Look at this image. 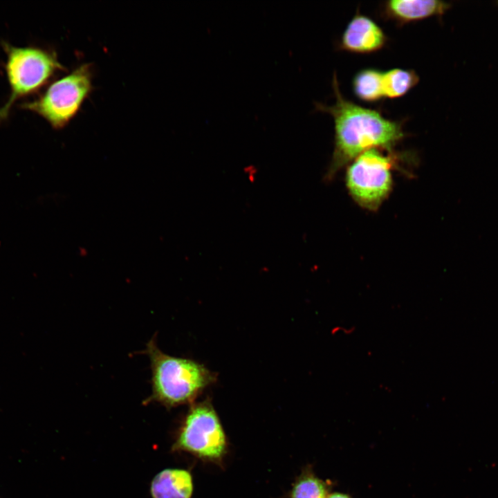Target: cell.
Masks as SVG:
<instances>
[{"instance_id":"6da1fadb","label":"cell","mask_w":498,"mask_h":498,"mask_svg":"<svg viewBox=\"0 0 498 498\" xmlns=\"http://www.w3.org/2000/svg\"><path fill=\"white\" fill-rule=\"evenodd\" d=\"M332 105L315 102L317 111L329 113L334 122V151L330 173L371 149L390 150L405 136L403 122L390 120L380 111L361 107L342 95L335 73Z\"/></svg>"},{"instance_id":"7a4b0ae2","label":"cell","mask_w":498,"mask_h":498,"mask_svg":"<svg viewBox=\"0 0 498 498\" xmlns=\"http://www.w3.org/2000/svg\"><path fill=\"white\" fill-rule=\"evenodd\" d=\"M151 369V395L148 399L174 407L194 400L214 380L203 365L190 359L170 356L157 347L154 339L147 344Z\"/></svg>"},{"instance_id":"3957f363","label":"cell","mask_w":498,"mask_h":498,"mask_svg":"<svg viewBox=\"0 0 498 498\" xmlns=\"http://www.w3.org/2000/svg\"><path fill=\"white\" fill-rule=\"evenodd\" d=\"M6 53V72L10 89V96L0 108V120L9 115L14 103L42 87L62 68L56 56L35 47H18L3 44Z\"/></svg>"},{"instance_id":"277c9868","label":"cell","mask_w":498,"mask_h":498,"mask_svg":"<svg viewBox=\"0 0 498 498\" xmlns=\"http://www.w3.org/2000/svg\"><path fill=\"white\" fill-rule=\"evenodd\" d=\"M91 71L89 64L77 68L57 80L37 99L23 104V108L44 118L55 129H61L76 115L90 93Z\"/></svg>"},{"instance_id":"5b68a950","label":"cell","mask_w":498,"mask_h":498,"mask_svg":"<svg viewBox=\"0 0 498 498\" xmlns=\"http://www.w3.org/2000/svg\"><path fill=\"white\" fill-rule=\"evenodd\" d=\"M381 149H371L356 157L347 169L346 184L356 203L369 210H377L392 187L394 157Z\"/></svg>"},{"instance_id":"8992f818","label":"cell","mask_w":498,"mask_h":498,"mask_svg":"<svg viewBox=\"0 0 498 498\" xmlns=\"http://www.w3.org/2000/svg\"><path fill=\"white\" fill-rule=\"evenodd\" d=\"M226 447L224 430L212 405L207 402L194 405L185 416L174 449L219 461Z\"/></svg>"},{"instance_id":"52a82bcc","label":"cell","mask_w":498,"mask_h":498,"mask_svg":"<svg viewBox=\"0 0 498 498\" xmlns=\"http://www.w3.org/2000/svg\"><path fill=\"white\" fill-rule=\"evenodd\" d=\"M387 42L386 34L374 20L357 12L345 27L338 47L352 53L369 54L381 50Z\"/></svg>"},{"instance_id":"ba28073f","label":"cell","mask_w":498,"mask_h":498,"mask_svg":"<svg viewBox=\"0 0 498 498\" xmlns=\"http://www.w3.org/2000/svg\"><path fill=\"white\" fill-rule=\"evenodd\" d=\"M448 2L439 0H390L382 3L380 15L398 26L441 16L450 8Z\"/></svg>"},{"instance_id":"9c48e42d","label":"cell","mask_w":498,"mask_h":498,"mask_svg":"<svg viewBox=\"0 0 498 498\" xmlns=\"http://www.w3.org/2000/svg\"><path fill=\"white\" fill-rule=\"evenodd\" d=\"M193 481L190 472L178 468L165 469L158 473L151 483L152 498H190Z\"/></svg>"},{"instance_id":"30bf717a","label":"cell","mask_w":498,"mask_h":498,"mask_svg":"<svg viewBox=\"0 0 498 498\" xmlns=\"http://www.w3.org/2000/svg\"><path fill=\"white\" fill-rule=\"evenodd\" d=\"M382 74L383 71L375 68H365L357 72L351 84L356 97L367 103L377 102L384 98Z\"/></svg>"},{"instance_id":"8fae6325","label":"cell","mask_w":498,"mask_h":498,"mask_svg":"<svg viewBox=\"0 0 498 498\" xmlns=\"http://www.w3.org/2000/svg\"><path fill=\"white\" fill-rule=\"evenodd\" d=\"M419 82L415 71L394 68L382 74V91L384 98L396 99L409 93Z\"/></svg>"},{"instance_id":"7c38bea8","label":"cell","mask_w":498,"mask_h":498,"mask_svg":"<svg viewBox=\"0 0 498 498\" xmlns=\"http://www.w3.org/2000/svg\"><path fill=\"white\" fill-rule=\"evenodd\" d=\"M290 498H327V487L315 476L304 474L295 483Z\"/></svg>"},{"instance_id":"4fadbf2b","label":"cell","mask_w":498,"mask_h":498,"mask_svg":"<svg viewBox=\"0 0 498 498\" xmlns=\"http://www.w3.org/2000/svg\"><path fill=\"white\" fill-rule=\"evenodd\" d=\"M327 498H350L349 496L342 493H333L327 497Z\"/></svg>"}]
</instances>
